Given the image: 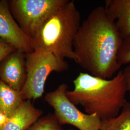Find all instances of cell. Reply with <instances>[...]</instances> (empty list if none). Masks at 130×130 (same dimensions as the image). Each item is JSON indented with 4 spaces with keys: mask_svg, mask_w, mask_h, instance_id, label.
<instances>
[{
    "mask_svg": "<svg viewBox=\"0 0 130 130\" xmlns=\"http://www.w3.org/2000/svg\"><path fill=\"white\" fill-rule=\"evenodd\" d=\"M123 38L104 6H98L80 25L73 46L76 61L90 74L110 79L121 67L117 56Z\"/></svg>",
    "mask_w": 130,
    "mask_h": 130,
    "instance_id": "cell-1",
    "label": "cell"
},
{
    "mask_svg": "<svg viewBox=\"0 0 130 130\" xmlns=\"http://www.w3.org/2000/svg\"><path fill=\"white\" fill-rule=\"evenodd\" d=\"M74 88L67 95L75 105H80L88 114H95L102 120L117 116L127 103L128 91L123 70L110 79L80 72L73 80Z\"/></svg>",
    "mask_w": 130,
    "mask_h": 130,
    "instance_id": "cell-2",
    "label": "cell"
},
{
    "mask_svg": "<svg viewBox=\"0 0 130 130\" xmlns=\"http://www.w3.org/2000/svg\"><path fill=\"white\" fill-rule=\"evenodd\" d=\"M80 25V13L74 2L67 0L44 20L30 38L33 50H44L76 62L73 43Z\"/></svg>",
    "mask_w": 130,
    "mask_h": 130,
    "instance_id": "cell-3",
    "label": "cell"
},
{
    "mask_svg": "<svg viewBox=\"0 0 130 130\" xmlns=\"http://www.w3.org/2000/svg\"><path fill=\"white\" fill-rule=\"evenodd\" d=\"M27 78L20 91L24 100H36L44 93L48 76L53 72L68 70V62L50 52L38 49L26 54Z\"/></svg>",
    "mask_w": 130,
    "mask_h": 130,
    "instance_id": "cell-4",
    "label": "cell"
},
{
    "mask_svg": "<svg viewBox=\"0 0 130 130\" xmlns=\"http://www.w3.org/2000/svg\"><path fill=\"white\" fill-rule=\"evenodd\" d=\"M68 85L63 83L48 92L44 100L54 109V114L61 125L70 124L79 130H100L102 120L95 114H88L79 110L67 95Z\"/></svg>",
    "mask_w": 130,
    "mask_h": 130,
    "instance_id": "cell-5",
    "label": "cell"
},
{
    "mask_svg": "<svg viewBox=\"0 0 130 130\" xmlns=\"http://www.w3.org/2000/svg\"><path fill=\"white\" fill-rule=\"evenodd\" d=\"M67 0H10V9L19 27L30 38L44 20Z\"/></svg>",
    "mask_w": 130,
    "mask_h": 130,
    "instance_id": "cell-6",
    "label": "cell"
},
{
    "mask_svg": "<svg viewBox=\"0 0 130 130\" xmlns=\"http://www.w3.org/2000/svg\"><path fill=\"white\" fill-rule=\"evenodd\" d=\"M0 38L26 54L34 51L31 39L24 32L14 19L9 1L7 0H0Z\"/></svg>",
    "mask_w": 130,
    "mask_h": 130,
    "instance_id": "cell-7",
    "label": "cell"
},
{
    "mask_svg": "<svg viewBox=\"0 0 130 130\" xmlns=\"http://www.w3.org/2000/svg\"><path fill=\"white\" fill-rule=\"evenodd\" d=\"M26 78V54L16 49L0 62V80L20 91Z\"/></svg>",
    "mask_w": 130,
    "mask_h": 130,
    "instance_id": "cell-8",
    "label": "cell"
},
{
    "mask_svg": "<svg viewBox=\"0 0 130 130\" xmlns=\"http://www.w3.org/2000/svg\"><path fill=\"white\" fill-rule=\"evenodd\" d=\"M43 111L34 106L31 100H24L14 114L8 118L0 130H27L37 121Z\"/></svg>",
    "mask_w": 130,
    "mask_h": 130,
    "instance_id": "cell-9",
    "label": "cell"
},
{
    "mask_svg": "<svg viewBox=\"0 0 130 130\" xmlns=\"http://www.w3.org/2000/svg\"><path fill=\"white\" fill-rule=\"evenodd\" d=\"M104 7L122 38L130 36V0H106Z\"/></svg>",
    "mask_w": 130,
    "mask_h": 130,
    "instance_id": "cell-10",
    "label": "cell"
},
{
    "mask_svg": "<svg viewBox=\"0 0 130 130\" xmlns=\"http://www.w3.org/2000/svg\"><path fill=\"white\" fill-rule=\"evenodd\" d=\"M20 91L11 88L0 80V110L8 118L23 102Z\"/></svg>",
    "mask_w": 130,
    "mask_h": 130,
    "instance_id": "cell-11",
    "label": "cell"
},
{
    "mask_svg": "<svg viewBox=\"0 0 130 130\" xmlns=\"http://www.w3.org/2000/svg\"><path fill=\"white\" fill-rule=\"evenodd\" d=\"M100 130H130V102H127L117 116L102 121Z\"/></svg>",
    "mask_w": 130,
    "mask_h": 130,
    "instance_id": "cell-12",
    "label": "cell"
},
{
    "mask_svg": "<svg viewBox=\"0 0 130 130\" xmlns=\"http://www.w3.org/2000/svg\"><path fill=\"white\" fill-rule=\"evenodd\" d=\"M27 130H64L59 123L54 113L41 117Z\"/></svg>",
    "mask_w": 130,
    "mask_h": 130,
    "instance_id": "cell-13",
    "label": "cell"
},
{
    "mask_svg": "<svg viewBox=\"0 0 130 130\" xmlns=\"http://www.w3.org/2000/svg\"><path fill=\"white\" fill-rule=\"evenodd\" d=\"M117 61L121 67L130 63V36L123 39L118 53Z\"/></svg>",
    "mask_w": 130,
    "mask_h": 130,
    "instance_id": "cell-14",
    "label": "cell"
},
{
    "mask_svg": "<svg viewBox=\"0 0 130 130\" xmlns=\"http://www.w3.org/2000/svg\"><path fill=\"white\" fill-rule=\"evenodd\" d=\"M16 49L0 38V62Z\"/></svg>",
    "mask_w": 130,
    "mask_h": 130,
    "instance_id": "cell-15",
    "label": "cell"
},
{
    "mask_svg": "<svg viewBox=\"0 0 130 130\" xmlns=\"http://www.w3.org/2000/svg\"><path fill=\"white\" fill-rule=\"evenodd\" d=\"M123 71L125 77L128 91H130V65L126 67Z\"/></svg>",
    "mask_w": 130,
    "mask_h": 130,
    "instance_id": "cell-16",
    "label": "cell"
},
{
    "mask_svg": "<svg viewBox=\"0 0 130 130\" xmlns=\"http://www.w3.org/2000/svg\"><path fill=\"white\" fill-rule=\"evenodd\" d=\"M8 120V117L0 110V127H2L6 124Z\"/></svg>",
    "mask_w": 130,
    "mask_h": 130,
    "instance_id": "cell-17",
    "label": "cell"
},
{
    "mask_svg": "<svg viewBox=\"0 0 130 130\" xmlns=\"http://www.w3.org/2000/svg\"><path fill=\"white\" fill-rule=\"evenodd\" d=\"M72 130V129H70V130Z\"/></svg>",
    "mask_w": 130,
    "mask_h": 130,
    "instance_id": "cell-18",
    "label": "cell"
}]
</instances>
